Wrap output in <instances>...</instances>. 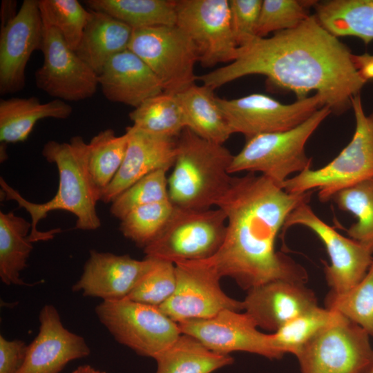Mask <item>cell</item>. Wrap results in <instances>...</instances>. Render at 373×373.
<instances>
[{
    "label": "cell",
    "mask_w": 373,
    "mask_h": 373,
    "mask_svg": "<svg viewBox=\"0 0 373 373\" xmlns=\"http://www.w3.org/2000/svg\"><path fill=\"white\" fill-rule=\"evenodd\" d=\"M352 57L313 15L294 28L256 37L239 48L233 61L197 75L196 80L215 90L247 75H261L294 93L297 99L316 91L332 112L341 114L352 107L351 99L366 83Z\"/></svg>",
    "instance_id": "obj_1"
},
{
    "label": "cell",
    "mask_w": 373,
    "mask_h": 373,
    "mask_svg": "<svg viewBox=\"0 0 373 373\" xmlns=\"http://www.w3.org/2000/svg\"><path fill=\"white\" fill-rule=\"evenodd\" d=\"M312 191L289 193L254 173L233 177L216 204L227 218L224 240L217 253L204 260L221 278L229 277L247 291L275 280L305 284L304 267L276 251L275 245L289 214L309 202Z\"/></svg>",
    "instance_id": "obj_2"
},
{
    "label": "cell",
    "mask_w": 373,
    "mask_h": 373,
    "mask_svg": "<svg viewBox=\"0 0 373 373\" xmlns=\"http://www.w3.org/2000/svg\"><path fill=\"white\" fill-rule=\"evenodd\" d=\"M41 155L54 164L59 173V187L55 196L44 203H34L23 198L0 178L1 191L6 199L15 200L30 216L32 229L29 238L32 242L52 239L60 229L39 231L38 222L52 211L63 210L76 217L75 229L94 231L101 227L96 207L100 201L101 191L93 182L87 164V143L80 135L71 137L69 142L48 141Z\"/></svg>",
    "instance_id": "obj_3"
},
{
    "label": "cell",
    "mask_w": 373,
    "mask_h": 373,
    "mask_svg": "<svg viewBox=\"0 0 373 373\" xmlns=\"http://www.w3.org/2000/svg\"><path fill=\"white\" fill-rule=\"evenodd\" d=\"M233 155L223 144L206 140L185 128L177 138V154L168 178L173 206L190 209L216 207L229 189Z\"/></svg>",
    "instance_id": "obj_4"
},
{
    "label": "cell",
    "mask_w": 373,
    "mask_h": 373,
    "mask_svg": "<svg viewBox=\"0 0 373 373\" xmlns=\"http://www.w3.org/2000/svg\"><path fill=\"white\" fill-rule=\"evenodd\" d=\"M356 128L349 144L324 166L307 169L286 180L281 187L289 193L318 191L321 202L340 191L373 178V123L365 113L360 94L351 99Z\"/></svg>",
    "instance_id": "obj_5"
},
{
    "label": "cell",
    "mask_w": 373,
    "mask_h": 373,
    "mask_svg": "<svg viewBox=\"0 0 373 373\" xmlns=\"http://www.w3.org/2000/svg\"><path fill=\"white\" fill-rule=\"evenodd\" d=\"M332 112L324 106L290 130L261 134L246 140L241 151L233 155L229 173H259L281 186L292 174L311 169L312 158L306 154L305 144Z\"/></svg>",
    "instance_id": "obj_6"
},
{
    "label": "cell",
    "mask_w": 373,
    "mask_h": 373,
    "mask_svg": "<svg viewBox=\"0 0 373 373\" xmlns=\"http://www.w3.org/2000/svg\"><path fill=\"white\" fill-rule=\"evenodd\" d=\"M227 218L222 209L173 211L157 237L144 249L146 257L175 263L213 256L224 240Z\"/></svg>",
    "instance_id": "obj_7"
},
{
    "label": "cell",
    "mask_w": 373,
    "mask_h": 373,
    "mask_svg": "<svg viewBox=\"0 0 373 373\" xmlns=\"http://www.w3.org/2000/svg\"><path fill=\"white\" fill-rule=\"evenodd\" d=\"M95 312L118 343L141 356L154 358L182 334L178 323L158 307L128 298L103 300Z\"/></svg>",
    "instance_id": "obj_8"
},
{
    "label": "cell",
    "mask_w": 373,
    "mask_h": 373,
    "mask_svg": "<svg viewBox=\"0 0 373 373\" xmlns=\"http://www.w3.org/2000/svg\"><path fill=\"white\" fill-rule=\"evenodd\" d=\"M370 336L340 314L296 356L301 373H370L373 368Z\"/></svg>",
    "instance_id": "obj_9"
},
{
    "label": "cell",
    "mask_w": 373,
    "mask_h": 373,
    "mask_svg": "<svg viewBox=\"0 0 373 373\" xmlns=\"http://www.w3.org/2000/svg\"><path fill=\"white\" fill-rule=\"evenodd\" d=\"M128 49L155 74L164 92L177 94L195 84L198 51L188 35L176 25L133 30Z\"/></svg>",
    "instance_id": "obj_10"
},
{
    "label": "cell",
    "mask_w": 373,
    "mask_h": 373,
    "mask_svg": "<svg viewBox=\"0 0 373 373\" xmlns=\"http://www.w3.org/2000/svg\"><path fill=\"white\" fill-rule=\"evenodd\" d=\"M216 102L231 133H240L246 140L261 134L290 130L325 106L318 93L288 104L261 93L232 99L216 97Z\"/></svg>",
    "instance_id": "obj_11"
},
{
    "label": "cell",
    "mask_w": 373,
    "mask_h": 373,
    "mask_svg": "<svg viewBox=\"0 0 373 373\" xmlns=\"http://www.w3.org/2000/svg\"><path fill=\"white\" fill-rule=\"evenodd\" d=\"M174 264L175 291L159 308L175 322L210 318L224 309H243L242 301L223 291L220 284V276L204 260Z\"/></svg>",
    "instance_id": "obj_12"
},
{
    "label": "cell",
    "mask_w": 373,
    "mask_h": 373,
    "mask_svg": "<svg viewBox=\"0 0 373 373\" xmlns=\"http://www.w3.org/2000/svg\"><path fill=\"white\" fill-rule=\"evenodd\" d=\"M176 26L190 38L204 67L232 62L238 56L229 0L176 1Z\"/></svg>",
    "instance_id": "obj_13"
},
{
    "label": "cell",
    "mask_w": 373,
    "mask_h": 373,
    "mask_svg": "<svg viewBox=\"0 0 373 373\" xmlns=\"http://www.w3.org/2000/svg\"><path fill=\"white\" fill-rule=\"evenodd\" d=\"M301 225L308 228L323 243L330 263L325 264L326 281L335 294H344L365 276L373 261V254L357 241L345 237L322 220L303 202L287 216L282 230Z\"/></svg>",
    "instance_id": "obj_14"
},
{
    "label": "cell",
    "mask_w": 373,
    "mask_h": 373,
    "mask_svg": "<svg viewBox=\"0 0 373 373\" xmlns=\"http://www.w3.org/2000/svg\"><path fill=\"white\" fill-rule=\"evenodd\" d=\"M44 62L35 73L38 88L57 99L78 102L92 97L98 75L72 50L58 30L44 28Z\"/></svg>",
    "instance_id": "obj_15"
},
{
    "label": "cell",
    "mask_w": 373,
    "mask_h": 373,
    "mask_svg": "<svg viewBox=\"0 0 373 373\" xmlns=\"http://www.w3.org/2000/svg\"><path fill=\"white\" fill-rule=\"evenodd\" d=\"M181 334L191 336L210 350L229 354L236 351L280 359L284 354L274 344L272 334L260 332L247 313L224 309L207 318L178 323Z\"/></svg>",
    "instance_id": "obj_16"
},
{
    "label": "cell",
    "mask_w": 373,
    "mask_h": 373,
    "mask_svg": "<svg viewBox=\"0 0 373 373\" xmlns=\"http://www.w3.org/2000/svg\"><path fill=\"white\" fill-rule=\"evenodd\" d=\"M44 35L38 0H24L16 16L1 26V95L24 88L28 61L34 51L41 50Z\"/></svg>",
    "instance_id": "obj_17"
},
{
    "label": "cell",
    "mask_w": 373,
    "mask_h": 373,
    "mask_svg": "<svg viewBox=\"0 0 373 373\" xmlns=\"http://www.w3.org/2000/svg\"><path fill=\"white\" fill-rule=\"evenodd\" d=\"M39 322V332L28 345L18 373H59L68 362L89 355L84 338L64 327L53 305L41 309Z\"/></svg>",
    "instance_id": "obj_18"
},
{
    "label": "cell",
    "mask_w": 373,
    "mask_h": 373,
    "mask_svg": "<svg viewBox=\"0 0 373 373\" xmlns=\"http://www.w3.org/2000/svg\"><path fill=\"white\" fill-rule=\"evenodd\" d=\"M128 139L122 164L112 182L100 194V201L111 203L124 190L145 175L173 167L177 138L157 135L133 125L126 128Z\"/></svg>",
    "instance_id": "obj_19"
},
{
    "label": "cell",
    "mask_w": 373,
    "mask_h": 373,
    "mask_svg": "<svg viewBox=\"0 0 373 373\" xmlns=\"http://www.w3.org/2000/svg\"><path fill=\"white\" fill-rule=\"evenodd\" d=\"M151 259L139 260L129 255L90 251L79 280L73 286L74 291L103 300L128 298L148 270Z\"/></svg>",
    "instance_id": "obj_20"
},
{
    "label": "cell",
    "mask_w": 373,
    "mask_h": 373,
    "mask_svg": "<svg viewBox=\"0 0 373 373\" xmlns=\"http://www.w3.org/2000/svg\"><path fill=\"white\" fill-rule=\"evenodd\" d=\"M258 327L275 332L283 325L318 306L314 292L304 283L275 280L251 288L242 301Z\"/></svg>",
    "instance_id": "obj_21"
},
{
    "label": "cell",
    "mask_w": 373,
    "mask_h": 373,
    "mask_svg": "<svg viewBox=\"0 0 373 373\" xmlns=\"http://www.w3.org/2000/svg\"><path fill=\"white\" fill-rule=\"evenodd\" d=\"M98 82L106 99L134 108L164 92L155 74L128 49L115 55L106 63L98 75Z\"/></svg>",
    "instance_id": "obj_22"
},
{
    "label": "cell",
    "mask_w": 373,
    "mask_h": 373,
    "mask_svg": "<svg viewBox=\"0 0 373 373\" xmlns=\"http://www.w3.org/2000/svg\"><path fill=\"white\" fill-rule=\"evenodd\" d=\"M90 11L75 52L99 75L113 56L128 48L133 29L108 14Z\"/></svg>",
    "instance_id": "obj_23"
},
{
    "label": "cell",
    "mask_w": 373,
    "mask_h": 373,
    "mask_svg": "<svg viewBox=\"0 0 373 373\" xmlns=\"http://www.w3.org/2000/svg\"><path fill=\"white\" fill-rule=\"evenodd\" d=\"M73 113L66 102L54 99L42 103L36 97H12L0 100V142L5 144L27 140L39 120L66 119Z\"/></svg>",
    "instance_id": "obj_24"
},
{
    "label": "cell",
    "mask_w": 373,
    "mask_h": 373,
    "mask_svg": "<svg viewBox=\"0 0 373 373\" xmlns=\"http://www.w3.org/2000/svg\"><path fill=\"white\" fill-rule=\"evenodd\" d=\"M213 90L204 84H193L176 95L183 111L185 128L206 140L224 144L232 133Z\"/></svg>",
    "instance_id": "obj_25"
},
{
    "label": "cell",
    "mask_w": 373,
    "mask_h": 373,
    "mask_svg": "<svg viewBox=\"0 0 373 373\" xmlns=\"http://www.w3.org/2000/svg\"><path fill=\"white\" fill-rule=\"evenodd\" d=\"M314 7L318 22L335 37L373 40V0L317 1Z\"/></svg>",
    "instance_id": "obj_26"
},
{
    "label": "cell",
    "mask_w": 373,
    "mask_h": 373,
    "mask_svg": "<svg viewBox=\"0 0 373 373\" xmlns=\"http://www.w3.org/2000/svg\"><path fill=\"white\" fill-rule=\"evenodd\" d=\"M154 359L155 373H212L234 361L230 354L213 352L194 337L184 334Z\"/></svg>",
    "instance_id": "obj_27"
},
{
    "label": "cell",
    "mask_w": 373,
    "mask_h": 373,
    "mask_svg": "<svg viewBox=\"0 0 373 373\" xmlns=\"http://www.w3.org/2000/svg\"><path fill=\"white\" fill-rule=\"evenodd\" d=\"M31 229V222L12 212L0 211V278L6 285H25L20 274L33 249Z\"/></svg>",
    "instance_id": "obj_28"
},
{
    "label": "cell",
    "mask_w": 373,
    "mask_h": 373,
    "mask_svg": "<svg viewBox=\"0 0 373 373\" xmlns=\"http://www.w3.org/2000/svg\"><path fill=\"white\" fill-rule=\"evenodd\" d=\"M90 10L110 15L133 30L172 26L177 22L176 1L87 0Z\"/></svg>",
    "instance_id": "obj_29"
},
{
    "label": "cell",
    "mask_w": 373,
    "mask_h": 373,
    "mask_svg": "<svg viewBox=\"0 0 373 373\" xmlns=\"http://www.w3.org/2000/svg\"><path fill=\"white\" fill-rule=\"evenodd\" d=\"M133 125L144 131L177 138L185 128L176 94L163 92L145 100L129 113Z\"/></svg>",
    "instance_id": "obj_30"
},
{
    "label": "cell",
    "mask_w": 373,
    "mask_h": 373,
    "mask_svg": "<svg viewBox=\"0 0 373 373\" xmlns=\"http://www.w3.org/2000/svg\"><path fill=\"white\" fill-rule=\"evenodd\" d=\"M128 135L107 128L87 143V164L91 178L102 192L115 177L124 159Z\"/></svg>",
    "instance_id": "obj_31"
},
{
    "label": "cell",
    "mask_w": 373,
    "mask_h": 373,
    "mask_svg": "<svg viewBox=\"0 0 373 373\" xmlns=\"http://www.w3.org/2000/svg\"><path fill=\"white\" fill-rule=\"evenodd\" d=\"M333 200L341 210L357 218L347 235L373 254V178L340 191Z\"/></svg>",
    "instance_id": "obj_32"
},
{
    "label": "cell",
    "mask_w": 373,
    "mask_h": 373,
    "mask_svg": "<svg viewBox=\"0 0 373 373\" xmlns=\"http://www.w3.org/2000/svg\"><path fill=\"white\" fill-rule=\"evenodd\" d=\"M340 314L318 305L290 320L271 333L276 347L284 354L295 356L322 329L334 323Z\"/></svg>",
    "instance_id": "obj_33"
},
{
    "label": "cell",
    "mask_w": 373,
    "mask_h": 373,
    "mask_svg": "<svg viewBox=\"0 0 373 373\" xmlns=\"http://www.w3.org/2000/svg\"><path fill=\"white\" fill-rule=\"evenodd\" d=\"M44 28L58 30L67 45L77 49L90 15L77 0H38Z\"/></svg>",
    "instance_id": "obj_34"
},
{
    "label": "cell",
    "mask_w": 373,
    "mask_h": 373,
    "mask_svg": "<svg viewBox=\"0 0 373 373\" xmlns=\"http://www.w3.org/2000/svg\"><path fill=\"white\" fill-rule=\"evenodd\" d=\"M325 307L335 311L373 336V261L363 278L342 294L329 291Z\"/></svg>",
    "instance_id": "obj_35"
},
{
    "label": "cell",
    "mask_w": 373,
    "mask_h": 373,
    "mask_svg": "<svg viewBox=\"0 0 373 373\" xmlns=\"http://www.w3.org/2000/svg\"><path fill=\"white\" fill-rule=\"evenodd\" d=\"M173 209L170 200L137 207L120 220L119 231L144 249L160 233Z\"/></svg>",
    "instance_id": "obj_36"
},
{
    "label": "cell",
    "mask_w": 373,
    "mask_h": 373,
    "mask_svg": "<svg viewBox=\"0 0 373 373\" xmlns=\"http://www.w3.org/2000/svg\"><path fill=\"white\" fill-rule=\"evenodd\" d=\"M168 171H155L124 190L111 202V215L120 220L137 207L169 200Z\"/></svg>",
    "instance_id": "obj_37"
},
{
    "label": "cell",
    "mask_w": 373,
    "mask_h": 373,
    "mask_svg": "<svg viewBox=\"0 0 373 373\" xmlns=\"http://www.w3.org/2000/svg\"><path fill=\"white\" fill-rule=\"evenodd\" d=\"M316 2L310 0H263L257 26V37H266L271 32L298 26L310 16L309 9Z\"/></svg>",
    "instance_id": "obj_38"
},
{
    "label": "cell",
    "mask_w": 373,
    "mask_h": 373,
    "mask_svg": "<svg viewBox=\"0 0 373 373\" xmlns=\"http://www.w3.org/2000/svg\"><path fill=\"white\" fill-rule=\"evenodd\" d=\"M150 258L149 268L126 298L159 307L175 291V267L170 261Z\"/></svg>",
    "instance_id": "obj_39"
},
{
    "label": "cell",
    "mask_w": 373,
    "mask_h": 373,
    "mask_svg": "<svg viewBox=\"0 0 373 373\" xmlns=\"http://www.w3.org/2000/svg\"><path fill=\"white\" fill-rule=\"evenodd\" d=\"M262 3V0H229L232 33L238 48L257 37Z\"/></svg>",
    "instance_id": "obj_40"
},
{
    "label": "cell",
    "mask_w": 373,
    "mask_h": 373,
    "mask_svg": "<svg viewBox=\"0 0 373 373\" xmlns=\"http://www.w3.org/2000/svg\"><path fill=\"white\" fill-rule=\"evenodd\" d=\"M27 347L22 341H8L1 336L0 373H18L24 362Z\"/></svg>",
    "instance_id": "obj_41"
},
{
    "label": "cell",
    "mask_w": 373,
    "mask_h": 373,
    "mask_svg": "<svg viewBox=\"0 0 373 373\" xmlns=\"http://www.w3.org/2000/svg\"><path fill=\"white\" fill-rule=\"evenodd\" d=\"M354 64L361 76L366 82L373 79V55L364 53L362 55L353 54Z\"/></svg>",
    "instance_id": "obj_42"
},
{
    "label": "cell",
    "mask_w": 373,
    "mask_h": 373,
    "mask_svg": "<svg viewBox=\"0 0 373 373\" xmlns=\"http://www.w3.org/2000/svg\"><path fill=\"white\" fill-rule=\"evenodd\" d=\"M17 1L13 0H3L1 1V26H4L16 16L18 12V11L17 12Z\"/></svg>",
    "instance_id": "obj_43"
},
{
    "label": "cell",
    "mask_w": 373,
    "mask_h": 373,
    "mask_svg": "<svg viewBox=\"0 0 373 373\" xmlns=\"http://www.w3.org/2000/svg\"><path fill=\"white\" fill-rule=\"evenodd\" d=\"M72 373H106L105 372L96 370L89 365H84L78 367Z\"/></svg>",
    "instance_id": "obj_44"
},
{
    "label": "cell",
    "mask_w": 373,
    "mask_h": 373,
    "mask_svg": "<svg viewBox=\"0 0 373 373\" xmlns=\"http://www.w3.org/2000/svg\"><path fill=\"white\" fill-rule=\"evenodd\" d=\"M370 119L372 121V122L373 123V111L372 112V113L368 115Z\"/></svg>",
    "instance_id": "obj_45"
},
{
    "label": "cell",
    "mask_w": 373,
    "mask_h": 373,
    "mask_svg": "<svg viewBox=\"0 0 373 373\" xmlns=\"http://www.w3.org/2000/svg\"><path fill=\"white\" fill-rule=\"evenodd\" d=\"M370 373H373V368H372V370L370 372Z\"/></svg>",
    "instance_id": "obj_46"
}]
</instances>
